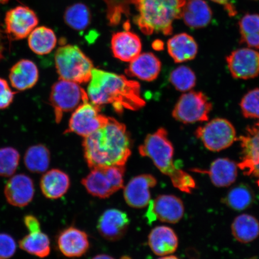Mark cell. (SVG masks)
<instances>
[{"instance_id":"cell-21","label":"cell","mask_w":259,"mask_h":259,"mask_svg":"<svg viewBox=\"0 0 259 259\" xmlns=\"http://www.w3.org/2000/svg\"><path fill=\"white\" fill-rule=\"evenodd\" d=\"M38 77L39 72L36 64L29 60L18 61L10 70L11 85L20 92L32 88L38 82Z\"/></svg>"},{"instance_id":"cell-40","label":"cell","mask_w":259,"mask_h":259,"mask_svg":"<svg viewBox=\"0 0 259 259\" xmlns=\"http://www.w3.org/2000/svg\"><path fill=\"white\" fill-rule=\"evenodd\" d=\"M211 1L218 3V4L225 6L230 15H234L235 14V9L232 8L231 5L229 4V0H211Z\"/></svg>"},{"instance_id":"cell-4","label":"cell","mask_w":259,"mask_h":259,"mask_svg":"<svg viewBox=\"0 0 259 259\" xmlns=\"http://www.w3.org/2000/svg\"><path fill=\"white\" fill-rule=\"evenodd\" d=\"M186 0H134L138 14L134 22L145 35H170L173 23L181 18Z\"/></svg>"},{"instance_id":"cell-44","label":"cell","mask_w":259,"mask_h":259,"mask_svg":"<svg viewBox=\"0 0 259 259\" xmlns=\"http://www.w3.org/2000/svg\"><path fill=\"white\" fill-rule=\"evenodd\" d=\"M120 259H132L131 257L128 256V255H123Z\"/></svg>"},{"instance_id":"cell-2","label":"cell","mask_w":259,"mask_h":259,"mask_svg":"<svg viewBox=\"0 0 259 259\" xmlns=\"http://www.w3.org/2000/svg\"><path fill=\"white\" fill-rule=\"evenodd\" d=\"M89 82L87 95L93 104L111 105L118 113L124 109L138 111L145 105L140 84L124 76L94 68Z\"/></svg>"},{"instance_id":"cell-29","label":"cell","mask_w":259,"mask_h":259,"mask_svg":"<svg viewBox=\"0 0 259 259\" xmlns=\"http://www.w3.org/2000/svg\"><path fill=\"white\" fill-rule=\"evenodd\" d=\"M232 232L236 240L248 243L259 235V223L253 216L242 214L236 218L232 225Z\"/></svg>"},{"instance_id":"cell-7","label":"cell","mask_w":259,"mask_h":259,"mask_svg":"<svg viewBox=\"0 0 259 259\" xmlns=\"http://www.w3.org/2000/svg\"><path fill=\"white\" fill-rule=\"evenodd\" d=\"M89 100L85 90L79 83L60 79L52 87L50 102L54 109L57 123L63 118L64 113L74 111Z\"/></svg>"},{"instance_id":"cell-13","label":"cell","mask_w":259,"mask_h":259,"mask_svg":"<svg viewBox=\"0 0 259 259\" xmlns=\"http://www.w3.org/2000/svg\"><path fill=\"white\" fill-rule=\"evenodd\" d=\"M231 75L235 79H250L259 75V53L251 48L232 51L226 57Z\"/></svg>"},{"instance_id":"cell-16","label":"cell","mask_w":259,"mask_h":259,"mask_svg":"<svg viewBox=\"0 0 259 259\" xmlns=\"http://www.w3.org/2000/svg\"><path fill=\"white\" fill-rule=\"evenodd\" d=\"M4 193L6 199L10 205L24 208L34 198L33 180L24 174L13 176L6 184Z\"/></svg>"},{"instance_id":"cell-1","label":"cell","mask_w":259,"mask_h":259,"mask_svg":"<svg viewBox=\"0 0 259 259\" xmlns=\"http://www.w3.org/2000/svg\"><path fill=\"white\" fill-rule=\"evenodd\" d=\"M84 157L90 169L125 166L132 154V141L125 125L115 119L84 138Z\"/></svg>"},{"instance_id":"cell-6","label":"cell","mask_w":259,"mask_h":259,"mask_svg":"<svg viewBox=\"0 0 259 259\" xmlns=\"http://www.w3.org/2000/svg\"><path fill=\"white\" fill-rule=\"evenodd\" d=\"M125 172V166L94 168L81 183L91 195L106 199L124 187Z\"/></svg>"},{"instance_id":"cell-45","label":"cell","mask_w":259,"mask_h":259,"mask_svg":"<svg viewBox=\"0 0 259 259\" xmlns=\"http://www.w3.org/2000/svg\"><path fill=\"white\" fill-rule=\"evenodd\" d=\"M249 259H255L254 257L253 258H249Z\"/></svg>"},{"instance_id":"cell-35","label":"cell","mask_w":259,"mask_h":259,"mask_svg":"<svg viewBox=\"0 0 259 259\" xmlns=\"http://www.w3.org/2000/svg\"><path fill=\"white\" fill-rule=\"evenodd\" d=\"M20 154L12 147L0 148V177H11L17 170Z\"/></svg>"},{"instance_id":"cell-8","label":"cell","mask_w":259,"mask_h":259,"mask_svg":"<svg viewBox=\"0 0 259 259\" xmlns=\"http://www.w3.org/2000/svg\"><path fill=\"white\" fill-rule=\"evenodd\" d=\"M212 109V103L205 94L190 91L178 99L173 109L172 116L176 120L185 124L208 121Z\"/></svg>"},{"instance_id":"cell-37","label":"cell","mask_w":259,"mask_h":259,"mask_svg":"<svg viewBox=\"0 0 259 259\" xmlns=\"http://www.w3.org/2000/svg\"><path fill=\"white\" fill-rule=\"evenodd\" d=\"M16 248V241L11 235L0 233V258H11L15 254Z\"/></svg>"},{"instance_id":"cell-46","label":"cell","mask_w":259,"mask_h":259,"mask_svg":"<svg viewBox=\"0 0 259 259\" xmlns=\"http://www.w3.org/2000/svg\"><path fill=\"white\" fill-rule=\"evenodd\" d=\"M258 186H259V181H258Z\"/></svg>"},{"instance_id":"cell-26","label":"cell","mask_w":259,"mask_h":259,"mask_svg":"<svg viewBox=\"0 0 259 259\" xmlns=\"http://www.w3.org/2000/svg\"><path fill=\"white\" fill-rule=\"evenodd\" d=\"M238 165L228 158H219L213 161L208 171L196 170L209 175L211 182L216 187H229L237 178Z\"/></svg>"},{"instance_id":"cell-17","label":"cell","mask_w":259,"mask_h":259,"mask_svg":"<svg viewBox=\"0 0 259 259\" xmlns=\"http://www.w3.org/2000/svg\"><path fill=\"white\" fill-rule=\"evenodd\" d=\"M129 225L127 213L121 210L113 208L107 209L100 217L97 228L106 240L116 241L120 240L125 235Z\"/></svg>"},{"instance_id":"cell-39","label":"cell","mask_w":259,"mask_h":259,"mask_svg":"<svg viewBox=\"0 0 259 259\" xmlns=\"http://www.w3.org/2000/svg\"><path fill=\"white\" fill-rule=\"evenodd\" d=\"M24 225L30 233L41 231L40 223L35 216L28 214L24 218Z\"/></svg>"},{"instance_id":"cell-23","label":"cell","mask_w":259,"mask_h":259,"mask_svg":"<svg viewBox=\"0 0 259 259\" xmlns=\"http://www.w3.org/2000/svg\"><path fill=\"white\" fill-rule=\"evenodd\" d=\"M148 245L155 254L164 256L176 251L178 239L172 229L164 226H157L149 234Z\"/></svg>"},{"instance_id":"cell-10","label":"cell","mask_w":259,"mask_h":259,"mask_svg":"<svg viewBox=\"0 0 259 259\" xmlns=\"http://www.w3.org/2000/svg\"><path fill=\"white\" fill-rule=\"evenodd\" d=\"M100 107L87 100L77 108L70 119L66 134L73 133L85 138L104 126L109 118L100 113Z\"/></svg>"},{"instance_id":"cell-24","label":"cell","mask_w":259,"mask_h":259,"mask_svg":"<svg viewBox=\"0 0 259 259\" xmlns=\"http://www.w3.org/2000/svg\"><path fill=\"white\" fill-rule=\"evenodd\" d=\"M167 51L176 63L193 60L198 53V45L192 35L183 32L167 41Z\"/></svg>"},{"instance_id":"cell-14","label":"cell","mask_w":259,"mask_h":259,"mask_svg":"<svg viewBox=\"0 0 259 259\" xmlns=\"http://www.w3.org/2000/svg\"><path fill=\"white\" fill-rule=\"evenodd\" d=\"M184 213V204L179 197L162 194L154 201H150L146 215L150 222L157 219L161 222L174 224L180 221Z\"/></svg>"},{"instance_id":"cell-15","label":"cell","mask_w":259,"mask_h":259,"mask_svg":"<svg viewBox=\"0 0 259 259\" xmlns=\"http://www.w3.org/2000/svg\"><path fill=\"white\" fill-rule=\"evenodd\" d=\"M157 183L156 178L150 174H142L133 178L124 188L125 202L132 208H145L151 201L150 189Z\"/></svg>"},{"instance_id":"cell-25","label":"cell","mask_w":259,"mask_h":259,"mask_svg":"<svg viewBox=\"0 0 259 259\" xmlns=\"http://www.w3.org/2000/svg\"><path fill=\"white\" fill-rule=\"evenodd\" d=\"M40 186L42 194L47 198L60 199L69 189L70 177L62 170L51 169L45 172L41 177Z\"/></svg>"},{"instance_id":"cell-42","label":"cell","mask_w":259,"mask_h":259,"mask_svg":"<svg viewBox=\"0 0 259 259\" xmlns=\"http://www.w3.org/2000/svg\"><path fill=\"white\" fill-rule=\"evenodd\" d=\"M158 259H180V258H178L177 257L175 256V255H169V256L162 257L158 258Z\"/></svg>"},{"instance_id":"cell-36","label":"cell","mask_w":259,"mask_h":259,"mask_svg":"<svg viewBox=\"0 0 259 259\" xmlns=\"http://www.w3.org/2000/svg\"><path fill=\"white\" fill-rule=\"evenodd\" d=\"M242 115L246 118L259 119V89L249 91L240 102Z\"/></svg>"},{"instance_id":"cell-18","label":"cell","mask_w":259,"mask_h":259,"mask_svg":"<svg viewBox=\"0 0 259 259\" xmlns=\"http://www.w3.org/2000/svg\"><path fill=\"white\" fill-rule=\"evenodd\" d=\"M57 245L58 249L65 256L79 257L89 250V236L85 232L74 227H69L58 235Z\"/></svg>"},{"instance_id":"cell-19","label":"cell","mask_w":259,"mask_h":259,"mask_svg":"<svg viewBox=\"0 0 259 259\" xmlns=\"http://www.w3.org/2000/svg\"><path fill=\"white\" fill-rule=\"evenodd\" d=\"M111 50L113 56L124 62H131L141 54V38L134 32L119 31L112 35Z\"/></svg>"},{"instance_id":"cell-33","label":"cell","mask_w":259,"mask_h":259,"mask_svg":"<svg viewBox=\"0 0 259 259\" xmlns=\"http://www.w3.org/2000/svg\"><path fill=\"white\" fill-rule=\"evenodd\" d=\"M240 43L250 48L259 49V15L247 14L239 22Z\"/></svg>"},{"instance_id":"cell-20","label":"cell","mask_w":259,"mask_h":259,"mask_svg":"<svg viewBox=\"0 0 259 259\" xmlns=\"http://www.w3.org/2000/svg\"><path fill=\"white\" fill-rule=\"evenodd\" d=\"M130 63L127 69L125 70L129 76L151 82L156 79L160 73L161 61L151 53L140 54Z\"/></svg>"},{"instance_id":"cell-34","label":"cell","mask_w":259,"mask_h":259,"mask_svg":"<svg viewBox=\"0 0 259 259\" xmlns=\"http://www.w3.org/2000/svg\"><path fill=\"white\" fill-rule=\"evenodd\" d=\"M169 81L175 88L179 92H189L195 87L196 76L189 67L181 66L171 71Z\"/></svg>"},{"instance_id":"cell-5","label":"cell","mask_w":259,"mask_h":259,"mask_svg":"<svg viewBox=\"0 0 259 259\" xmlns=\"http://www.w3.org/2000/svg\"><path fill=\"white\" fill-rule=\"evenodd\" d=\"M55 63L60 79L79 84L89 82L94 69L92 61L75 45L58 48L55 54Z\"/></svg>"},{"instance_id":"cell-38","label":"cell","mask_w":259,"mask_h":259,"mask_svg":"<svg viewBox=\"0 0 259 259\" xmlns=\"http://www.w3.org/2000/svg\"><path fill=\"white\" fill-rule=\"evenodd\" d=\"M16 93L13 92L5 79L0 78V109H5L14 101Z\"/></svg>"},{"instance_id":"cell-43","label":"cell","mask_w":259,"mask_h":259,"mask_svg":"<svg viewBox=\"0 0 259 259\" xmlns=\"http://www.w3.org/2000/svg\"><path fill=\"white\" fill-rule=\"evenodd\" d=\"M9 1L10 0H0V4H6V3H8Z\"/></svg>"},{"instance_id":"cell-28","label":"cell","mask_w":259,"mask_h":259,"mask_svg":"<svg viewBox=\"0 0 259 259\" xmlns=\"http://www.w3.org/2000/svg\"><path fill=\"white\" fill-rule=\"evenodd\" d=\"M24 161L26 168L30 172L43 174L50 167L51 153L44 145H32L26 151Z\"/></svg>"},{"instance_id":"cell-11","label":"cell","mask_w":259,"mask_h":259,"mask_svg":"<svg viewBox=\"0 0 259 259\" xmlns=\"http://www.w3.org/2000/svg\"><path fill=\"white\" fill-rule=\"evenodd\" d=\"M6 33L9 40L24 39L37 27L38 19L35 13L27 6H19L9 10L5 19Z\"/></svg>"},{"instance_id":"cell-47","label":"cell","mask_w":259,"mask_h":259,"mask_svg":"<svg viewBox=\"0 0 259 259\" xmlns=\"http://www.w3.org/2000/svg\"><path fill=\"white\" fill-rule=\"evenodd\" d=\"M0 259H1V258H0Z\"/></svg>"},{"instance_id":"cell-41","label":"cell","mask_w":259,"mask_h":259,"mask_svg":"<svg viewBox=\"0 0 259 259\" xmlns=\"http://www.w3.org/2000/svg\"><path fill=\"white\" fill-rule=\"evenodd\" d=\"M92 259H115L114 258L111 256V255L108 254H99L96 255V256L94 257Z\"/></svg>"},{"instance_id":"cell-22","label":"cell","mask_w":259,"mask_h":259,"mask_svg":"<svg viewBox=\"0 0 259 259\" xmlns=\"http://www.w3.org/2000/svg\"><path fill=\"white\" fill-rule=\"evenodd\" d=\"M181 18L191 28H203L211 21L212 12L204 0H188L183 6Z\"/></svg>"},{"instance_id":"cell-32","label":"cell","mask_w":259,"mask_h":259,"mask_svg":"<svg viewBox=\"0 0 259 259\" xmlns=\"http://www.w3.org/2000/svg\"><path fill=\"white\" fill-rule=\"evenodd\" d=\"M65 22L70 28L82 31L89 27L92 21L90 9L83 3H76L68 7L64 14Z\"/></svg>"},{"instance_id":"cell-12","label":"cell","mask_w":259,"mask_h":259,"mask_svg":"<svg viewBox=\"0 0 259 259\" xmlns=\"http://www.w3.org/2000/svg\"><path fill=\"white\" fill-rule=\"evenodd\" d=\"M241 161L238 166L248 176L259 178V121L246 128L245 135L239 137Z\"/></svg>"},{"instance_id":"cell-3","label":"cell","mask_w":259,"mask_h":259,"mask_svg":"<svg viewBox=\"0 0 259 259\" xmlns=\"http://www.w3.org/2000/svg\"><path fill=\"white\" fill-rule=\"evenodd\" d=\"M141 156L150 158L162 174L169 177L175 187L190 193L196 183L192 176L178 169L174 163V148L164 128H160L145 138L139 147Z\"/></svg>"},{"instance_id":"cell-30","label":"cell","mask_w":259,"mask_h":259,"mask_svg":"<svg viewBox=\"0 0 259 259\" xmlns=\"http://www.w3.org/2000/svg\"><path fill=\"white\" fill-rule=\"evenodd\" d=\"M19 245L21 250L40 258L48 256L51 252L50 239L41 231L30 233L19 241Z\"/></svg>"},{"instance_id":"cell-9","label":"cell","mask_w":259,"mask_h":259,"mask_svg":"<svg viewBox=\"0 0 259 259\" xmlns=\"http://www.w3.org/2000/svg\"><path fill=\"white\" fill-rule=\"evenodd\" d=\"M194 135L205 148L213 152L225 150L238 139L234 125L228 119L222 118L213 119L200 126Z\"/></svg>"},{"instance_id":"cell-27","label":"cell","mask_w":259,"mask_h":259,"mask_svg":"<svg viewBox=\"0 0 259 259\" xmlns=\"http://www.w3.org/2000/svg\"><path fill=\"white\" fill-rule=\"evenodd\" d=\"M28 46L34 53L44 56L51 53L56 47V34L51 28L41 26L35 28L28 35Z\"/></svg>"},{"instance_id":"cell-31","label":"cell","mask_w":259,"mask_h":259,"mask_svg":"<svg viewBox=\"0 0 259 259\" xmlns=\"http://www.w3.org/2000/svg\"><path fill=\"white\" fill-rule=\"evenodd\" d=\"M254 201V194L250 187L241 184L229 191L222 202L235 210L247 209Z\"/></svg>"}]
</instances>
